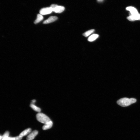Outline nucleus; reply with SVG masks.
<instances>
[{"instance_id":"dca6fc26","label":"nucleus","mask_w":140,"mask_h":140,"mask_svg":"<svg viewBox=\"0 0 140 140\" xmlns=\"http://www.w3.org/2000/svg\"><path fill=\"white\" fill-rule=\"evenodd\" d=\"M9 132L8 131H7L5 133H4V135L2 136V139L5 137L6 136H9Z\"/></svg>"},{"instance_id":"4468645a","label":"nucleus","mask_w":140,"mask_h":140,"mask_svg":"<svg viewBox=\"0 0 140 140\" xmlns=\"http://www.w3.org/2000/svg\"><path fill=\"white\" fill-rule=\"evenodd\" d=\"M95 30L94 29H91L88 30L83 34V36L85 37H87L89 36V35L94 32Z\"/></svg>"},{"instance_id":"2eb2a0df","label":"nucleus","mask_w":140,"mask_h":140,"mask_svg":"<svg viewBox=\"0 0 140 140\" xmlns=\"http://www.w3.org/2000/svg\"><path fill=\"white\" fill-rule=\"evenodd\" d=\"M15 137H11L6 136L3 138L1 140H15Z\"/></svg>"},{"instance_id":"1a4fd4ad","label":"nucleus","mask_w":140,"mask_h":140,"mask_svg":"<svg viewBox=\"0 0 140 140\" xmlns=\"http://www.w3.org/2000/svg\"><path fill=\"white\" fill-rule=\"evenodd\" d=\"M52 125L53 123L51 121L45 124L42 127V129L44 130L49 129L51 128Z\"/></svg>"},{"instance_id":"aec40b11","label":"nucleus","mask_w":140,"mask_h":140,"mask_svg":"<svg viewBox=\"0 0 140 140\" xmlns=\"http://www.w3.org/2000/svg\"><path fill=\"white\" fill-rule=\"evenodd\" d=\"M0 137H1V139H1V140L2 139V136L1 135V136H0Z\"/></svg>"},{"instance_id":"9b49d317","label":"nucleus","mask_w":140,"mask_h":140,"mask_svg":"<svg viewBox=\"0 0 140 140\" xmlns=\"http://www.w3.org/2000/svg\"><path fill=\"white\" fill-rule=\"evenodd\" d=\"M99 37V36L98 34H93L88 38V40L89 42L94 41L98 38Z\"/></svg>"},{"instance_id":"6ab92c4d","label":"nucleus","mask_w":140,"mask_h":140,"mask_svg":"<svg viewBox=\"0 0 140 140\" xmlns=\"http://www.w3.org/2000/svg\"><path fill=\"white\" fill-rule=\"evenodd\" d=\"M103 0H97V1L99 2H101Z\"/></svg>"},{"instance_id":"20e7f679","label":"nucleus","mask_w":140,"mask_h":140,"mask_svg":"<svg viewBox=\"0 0 140 140\" xmlns=\"http://www.w3.org/2000/svg\"><path fill=\"white\" fill-rule=\"evenodd\" d=\"M127 19L128 20L131 21L140 20V14L138 13L133 15H130L127 18Z\"/></svg>"},{"instance_id":"f8f14e48","label":"nucleus","mask_w":140,"mask_h":140,"mask_svg":"<svg viewBox=\"0 0 140 140\" xmlns=\"http://www.w3.org/2000/svg\"><path fill=\"white\" fill-rule=\"evenodd\" d=\"M30 107L35 111L39 112H40L41 109L37 107L34 105L33 103H32L30 104Z\"/></svg>"},{"instance_id":"0eeeda50","label":"nucleus","mask_w":140,"mask_h":140,"mask_svg":"<svg viewBox=\"0 0 140 140\" xmlns=\"http://www.w3.org/2000/svg\"><path fill=\"white\" fill-rule=\"evenodd\" d=\"M64 7L61 6L57 5L55 8L53 9V11L56 13H61L64 10Z\"/></svg>"},{"instance_id":"423d86ee","label":"nucleus","mask_w":140,"mask_h":140,"mask_svg":"<svg viewBox=\"0 0 140 140\" xmlns=\"http://www.w3.org/2000/svg\"><path fill=\"white\" fill-rule=\"evenodd\" d=\"M38 131L37 130H34L29 134L27 138V140H32L38 134Z\"/></svg>"},{"instance_id":"39448f33","label":"nucleus","mask_w":140,"mask_h":140,"mask_svg":"<svg viewBox=\"0 0 140 140\" xmlns=\"http://www.w3.org/2000/svg\"><path fill=\"white\" fill-rule=\"evenodd\" d=\"M126 9L130 11V15H133L139 13L137 10L135 8L132 7H127L126 8Z\"/></svg>"},{"instance_id":"ddd939ff","label":"nucleus","mask_w":140,"mask_h":140,"mask_svg":"<svg viewBox=\"0 0 140 140\" xmlns=\"http://www.w3.org/2000/svg\"><path fill=\"white\" fill-rule=\"evenodd\" d=\"M43 19V17L42 15L38 14L37 15V18L34 21V23L35 24H36L42 20Z\"/></svg>"},{"instance_id":"f257e3e1","label":"nucleus","mask_w":140,"mask_h":140,"mask_svg":"<svg viewBox=\"0 0 140 140\" xmlns=\"http://www.w3.org/2000/svg\"><path fill=\"white\" fill-rule=\"evenodd\" d=\"M136 101V99L134 98L129 99L125 98L119 99L117 102L120 106L126 107L130 106L131 104L135 103Z\"/></svg>"},{"instance_id":"6e6552de","label":"nucleus","mask_w":140,"mask_h":140,"mask_svg":"<svg viewBox=\"0 0 140 140\" xmlns=\"http://www.w3.org/2000/svg\"><path fill=\"white\" fill-rule=\"evenodd\" d=\"M58 18L56 16H51L48 19L45 21L43 22L44 24H48L56 21L58 19Z\"/></svg>"},{"instance_id":"f03ea898","label":"nucleus","mask_w":140,"mask_h":140,"mask_svg":"<svg viewBox=\"0 0 140 140\" xmlns=\"http://www.w3.org/2000/svg\"><path fill=\"white\" fill-rule=\"evenodd\" d=\"M36 117L39 121L45 124L51 121L47 116L42 113H38L36 115Z\"/></svg>"},{"instance_id":"9d476101","label":"nucleus","mask_w":140,"mask_h":140,"mask_svg":"<svg viewBox=\"0 0 140 140\" xmlns=\"http://www.w3.org/2000/svg\"><path fill=\"white\" fill-rule=\"evenodd\" d=\"M31 129L30 128H28L22 132L19 135V136L22 137H23L26 135L29 134L31 131Z\"/></svg>"},{"instance_id":"f3484780","label":"nucleus","mask_w":140,"mask_h":140,"mask_svg":"<svg viewBox=\"0 0 140 140\" xmlns=\"http://www.w3.org/2000/svg\"><path fill=\"white\" fill-rule=\"evenodd\" d=\"M15 137V140H21L22 137H20L19 136Z\"/></svg>"},{"instance_id":"7ed1b4c3","label":"nucleus","mask_w":140,"mask_h":140,"mask_svg":"<svg viewBox=\"0 0 140 140\" xmlns=\"http://www.w3.org/2000/svg\"><path fill=\"white\" fill-rule=\"evenodd\" d=\"M53 11L52 8L50 7L43 8L41 9L40 13L42 15H46L50 14Z\"/></svg>"},{"instance_id":"a211bd4d","label":"nucleus","mask_w":140,"mask_h":140,"mask_svg":"<svg viewBox=\"0 0 140 140\" xmlns=\"http://www.w3.org/2000/svg\"><path fill=\"white\" fill-rule=\"evenodd\" d=\"M36 100H32V103H34L36 102Z\"/></svg>"}]
</instances>
